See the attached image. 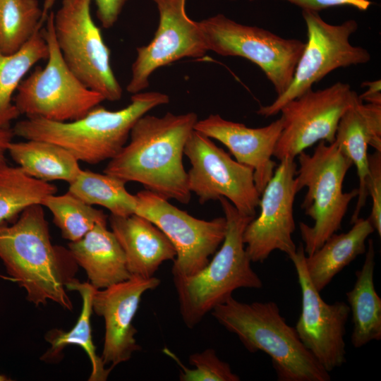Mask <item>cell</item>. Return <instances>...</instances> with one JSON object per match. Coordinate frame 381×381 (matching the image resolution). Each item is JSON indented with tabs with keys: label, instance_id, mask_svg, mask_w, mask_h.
Returning <instances> with one entry per match:
<instances>
[{
	"label": "cell",
	"instance_id": "25",
	"mask_svg": "<svg viewBox=\"0 0 381 381\" xmlns=\"http://www.w3.org/2000/svg\"><path fill=\"white\" fill-rule=\"evenodd\" d=\"M68 290L77 291L83 299V307L74 327L68 332L53 329L46 335V340L51 344L49 349L44 354L42 359L52 361L59 358L62 350L68 345H78L86 352L92 365V371L89 381H105L111 368H105L101 356L96 353L93 344L90 318L92 310V298L97 289L90 282H80L73 278L66 283Z\"/></svg>",
	"mask_w": 381,
	"mask_h": 381
},
{
	"label": "cell",
	"instance_id": "4",
	"mask_svg": "<svg viewBox=\"0 0 381 381\" xmlns=\"http://www.w3.org/2000/svg\"><path fill=\"white\" fill-rule=\"evenodd\" d=\"M211 314L236 334L251 353L261 351L272 360L278 380L329 381L326 371L305 347L295 327L289 325L273 301H237L233 296L216 306Z\"/></svg>",
	"mask_w": 381,
	"mask_h": 381
},
{
	"label": "cell",
	"instance_id": "31",
	"mask_svg": "<svg viewBox=\"0 0 381 381\" xmlns=\"http://www.w3.org/2000/svg\"><path fill=\"white\" fill-rule=\"evenodd\" d=\"M163 352L172 358L181 367V381H239L240 377L235 374L230 365L221 360L213 349H207L200 353L189 356L190 369L185 366L175 353L165 347Z\"/></svg>",
	"mask_w": 381,
	"mask_h": 381
},
{
	"label": "cell",
	"instance_id": "20",
	"mask_svg": "<svg viewBox=\"0 0 381 381\" xmlns=\"http://www.w3.org/2000/svg\"><path fill=\"white\" fill-rule=\"evenodd\" d=\"M109 221L124 253L131 276L153 277L164 262L176 258L173 244L147 219L134 213L126 217L111 214Z\"/></svg>",
	"mask_w": 381,
	"mask_h": 381
},
{
	"label": "cell",
	"instance_id": "9",
	"mask_svg": "<svg viewBox=\"0 0 381 381\" xmlns=\"http://www.w3.org/2000/svg\"><path fill=\"white\" fill-rule=\"evenodd\" d=\"M307 29V42L297 62L292 81L288 88L270 104L261 106L257 114L274 116L288 102L312 89L327 74L339 68L364 64L371 56L360 46H354L350 37L358 28L354 19L341 24L326 22L318 12L302 11Z\"/></svg>",
	"mask_w": 381,
	"mask_h": 381
},
{
	"label": "cell",
	"instance_id": "5",
	"mask_svg": "<svg viewBox=\"0 0 381 381\" xmlns=\"http://www.w3.org/2000/svg\"><path fill=\"white\" fill-rule=\"evenodd\" d=\"M226 229L219 250L195 274L173 277L179 312L186 327L192 329L218 305L224 303L238 289L262 287V282L252 269L243 241L244 230L254 218L240 213L226 198H219Z\"/></svg>",
	"mask_w": 381,
	"mask_h": 381
},
{
	"label": "cell",
	"instance_id": "23",
	"mask_svg": "<svg viewBox=\"0 0 381 381\" xmlns=\"http://www.w3.org/2000/svg\"><path fill=\"white\" fill-rule=\"evenodd\" d=\"M361 269L356 272V282L346 296L352 314L351 343L360 348L371 341L381 339V298L374 285L375 248L372 239Z\"/></svg>",
	"mask_w": 381,
	"mask_h": 381
},
{
	"label": "cell",
	"instance_id": "1",
	"mask_svg": "<svg viewBox=\"0 0 381 381\" xmlns=\"http://www.w3.org/2000/svg\"><path fill=\"white\" fill-rule=\"evenodd\" d=\"M198 121L195 112L143 115L133 126L129 142L109 161L103 172L126 183H140L167 200L188 204L191 192L182 157Z\"/></svg>",
	"mask_w": 381,
	"mask_h": 381
},
{
	"label": "cell",
	"instance_id": "7",
	"mask_svg": "<svg viewBox=\"0 0 381 381\" xmlns=\"http://www.w3.org/2000/svg\"><path fill=\"white\" fill-rule=\"evenodd\" d=\"M54 14L50 11L42 29L49 49L46 66H36L22 80L13 100L26 118L66 122L83 117L105 99L85 86L66 64L55 37Z\"/></svg>",
	"mask_w": 381,
	"mask_h": 381
},
{
	"label": "cell",
	"instance_id": "30",
	"mask_svg": "<svg viewBox=\"0 0 381 381\" xmlns=\"http://www.w3.org/2000/svg\"><path fill=\"white\" fill-rule=\"evenodd\" d=\"M42 205L53 216V222L63 238L71 241L82 238L96 224L107 222V216L101 210L87 205L68 191L46 197Z\"/></svg>",
	"mask_w": 381,
	"mask_h": 381
},
{
	"label": "cell",
	"instance_id": "22",
	"mask_svg": "<svg viewBox=\"0 0 381 381\" xmlns=\"http://www.w3.org/2000/svg\"><path fill=\"white\" fill-rule=\"evenodd\" d=\"M346 233L332 234L313 254L306 255L308 277L320 292L345 267L366 250L365 241L375 231L368 218H358Z\"/></svg>",
	"mask_w": 381,
	"mask_h": 381
},
{
	"label": "cell",
	"instance_id": "34",
	"mask_svg": "<svg viewBox=\"0 0 381 381\" xmlns=\"http://www.w3.org/2000/svg\"><path fill=\"white\" fill-rule=\"evenodd\" d=\"M96 5V15L102 26L110 28L117 22L126 4L130 0H92Z\"/></svg>",
	"mask_w": 381,
	"mask_h": 381
},
{
	"label": "cell",
	"instance_id": "32",
	"mask_svg": "<svg viewBox=\"0 0 381 381\" xmlns=\"http://www.w3.org/2000/svg\"><path fill=\"white\" fill-rule=\"evenodd\" d=\"M368 195L371 197L372 207L368 217L373 228L381 236V152L368 155V176L366 180Z\"/></svg>",
	"mask_w": 381,
	"mask_h": 381
},
{
	"label": "cell",
	"instance_id": "6",
	"mask_svg": "<svg viewBox=\"0 0 381 381\" xmlns=\"http://www.w3.org/2000/svg\"><path fill=\"white\" fill-rule=\"evenodd\" d=\"M298 161L297 190L307 188L301 208L314 221L313 226L299 224L303 250L310 255L341 229L348 207L358 191H343L345 176L353 164L335 141H320L312 155L301 152Z\"/></svg>",
	"mask_w": 381,
	"mask_h": 381
},
{
	"label": "cell",
	"instance_id": "3",
	"mask_svg": "<svg viewBox=\"0 0 381 381\" xmlns=\"http://www.w3.org/2000/svg\"><path fill=\"white\" fill-rule=\"evenodd\" d=\"M169 102L159 92L132 95L126 107L111 111L99 105L83 117L58 122L40 118H25L13 128L15 135L25 140H39L58 145L78 162L97 164L110 160L127 143L135 122L151 109Z\"/></svg>",
	"mask_w": 381,
	"mask_h": 381
},
{
	"label": "cell",
	"instance_id": "28",
	"mask_svg": "<svg viewBox=\"0 0 381 381\" xmlns=\"http://www.w3.org/2000/svg\"><path fill=\"white\" fill-rule=\"evenodd\" d=\"M126 183L105 173L82 169L69 183L68 192L87 205H99L111 214L126 217L135 213L136 199L127 190Z\"/></svg>",
	"mask_w": 381,
	"mask_h": 381
},
{
	"label": "cell",
	"instance_id": "8",
	"mask_svg": "<svg viewBox=\"0 0 381 381\" xmlns=\"http://www.w3.org/2000/svg\"><path fill=\"white\" fill-rule=\"evenodd\" d=\"M198 22L208 51L250 61L265 73L277 96L288 88L303 51L304 42L239 23L222 13Z\"/></svg>",
	"mask_w": 381,
	"mask_h": 381
},
{
	"label": "cell",
	"instance_id": "26",
	"mask_svg": "<svg viewBox=\"0 0 381 381\" xmlns=\"http://www.w3.org/2000/svg\"><path fill=\"white\" fill-rule=\"evenodd\" d=\"M44 25L17 52H0V128L11 127V122L20 115L13 103V94L31 68L48 58L49 49L42 32Z\"/></svg>",
	"mask_w": 381,
	"mask_h": 381
},
{
	"label": "cell",
	"instance_id": "11",
	"mask_svg": "<svg viewBox=\"0 0 381 381\" xmlns=\"http://www.w3.org/2000/svg\"><path fill=\"white\" fill-rule=\"evenodd\" d=\"M135 214L157 226L175 248L173 277L191 276L209 262L222 243L226 229L224 217L203 220L177 208L168 200L148 190L135 195Z\"/></svg>",
	"mask_w": 381,
	"mask_h": 381
},
{
	"label": "cell",
	"instance_id": "16",
	"mask_svg": "<svg viewBox=\"0 0 381 381\" xmlns=\"http://www.w3.org/2000/svg\"><path fill=\"white\" fill-rule=\"evenodd\" d=\"M303 244L289 258L301 290V313L295 329L305 347L328 373L346 361L344 335L350 313L347 303H327L310 282L305 264Z\"/></svg>",
	"mask_w": 381,
	"mask_h": 381
},
{
	"label": "cell",
	"instance_id": "17",
	"mask_svg": "<svg viewBox=\"0 0 381 381\" xmlns=\"http://www.w3.org/2000/svg\"><path fill=\"white\" fill-rule=\"evenodd\" d=\"M161 281L132 275L129 279L103 289H96L92 310L104 320L105 333L101 358L113 368L126 362L134 352L141 349L135 335L133 320L143 295L155 289Z\"/></svg>",
	"mask_w": 381,
	"mask_h": 381
},
{
	"label": "cell",
	"instance_id": "24",
	"mask_svg": "<svg viewBox=\"0 0 381 381\" xmlns=\"http://www.w3.org/2000/svg\"><path fill=\"white\" fill-rule=\"evenodd\" d=\"M8 152L25 174L45 182L64 181L69 184L82 170L69 152L44 140L11 142Z\"/></svg>",
	"mask_w": 381,
	"mask_h": 381
},
{
	"label": "cell",
	"instance_id": "2",
	"mask_svg": "<svg viewBox=\"0 0 381 381\" xmlns=\"http://www.w3.org/2000/svg\"><path fill=\"white\" fill-rule=\"evenodd\" d=\"M43 207L30 205L14 222H0V259L29 301L39 306L51 301L70 310L66 284L74 278L77 263L68 249L52 244Z\"/></svg>",
	"mask_w": 381,
	"mask_h": 381
},
{
	"label": "cell",
	"instance_id": "37",
	"mask_svg": "<svg viewBox=\"0 0 381 381\" xmlns=\"http://www.w3.org/2000/svg\"><path fill=\"white\" fill-rule=\"evenodd\" d=\"M228 1H236V0H228Z\"/></svg>",
	"mask_w": 381,
	"mask_h": 381
},
{
	"label": "cell",
	"instance_id": "13",
	"mask_svg": "<svg viewBox=\"0 0 381 381\" xmlns=\"http://www.w3.org/2000/svg\"><path fill=\"white\" fill-rule=\"evenodd\" d=\"M358 98L348 83L338 81L288 102L279 111L283 127L273 156L294 159L318 142L333 143L341 117Z\"/></svg>",
	"mask_w": 381,
	"mask_h": 381
},
{
	"label": "cell",
	"instance_id": "12",
	"mask_svg": "<svg viewBox=\"0 0 381 381\" xmlns=\"http://www.w3.org/2000/svg\"><path fill=\"white\" fill-rule=\"evenodd\" d=\"M191 167L188 188L200 204L226 198L241 214L254 217L260 194L255 183L253 170L236 160L209 137L193 130L183 150Z\"/></svg>",
	"mask_w": 381,
	"mask_h": 381
},
{
	"label": "cell",
	"instance_id": "29",
	"mask_svg": "<svg viewBox=\"0 0 381 381\" xmlns=\"http://www.w3.org/2000/svg\"><path fill=\"white\" fill-rule=\"evenodd\" d=\"M57 188L25 174L6 162L0 164V222H12L28 207L40 204Z\"/></svg>",
	"mask_w": 381,
	"mask_h": 381
},
{
	"label": "cell",
	"instance_id": "35",
	"mask_svg": "<svg viewBox=\"0 0 381 381\" xmlns=\"http://www.w3.org/2000/svg\"><path fill=\"white\" fill-rule=\"evenodd\" d=\"M363 84L368 88L363 94L358 95L359 98L363 102L365 101L369 103L381 104L380 80L364 82Z\"/></svg>",
	"mask_w": 381,
	"mask_h": 381
},
{
	"label": "cell",
	"instance_id": "21",
	"mask_svg": "<svg viewBox=\"0 0 381 381\" xmlns=\"http://www.w3.org/2000/svg\"><path fill=\"white\" fill-rule=\"evenodd\" d=\"M78 265L82 267L90 283L103 289L129 279L124 253L107 222H99L82 238L68 244Z\"/></svg>",
	"mask_w": 381,
	"mask_h": 381
},
{
	"label": "cell",
	"instance_id": "19",
	"mask_svg": "<svg viewBox=\"0 0 381 381\" xmlns=\"http://www.w3.org/2000/svg\"><path fill=\"white\" fill-rule=\"evenodd\" d=\"M341 152L356 166L359 180L357 203L351 224L358 217L368 198V147L381 152V104L364 103L358 98L344 113L339 122L335 140Z\"/></svg>",
	"mask_w": 381,
	"mask_h": 381
},
{
	"label": "cell",
	"instance_id": "14",
	"mask_svg": "<svg viewBox=\"0 0 381 381\" xmlns=\"http://www.w3.org/2000/svg\"><path fill=\"white\" fill-rule=\"evenodd\" d=\"M297 164L293 158H284L275 169L260 195V212L246 226L243 241L254 262H262L275 250L289 258L296 251L292 238L296 224L294 203L298 192L295 180Z\"/></svg>",
	"mask_w": 381,
	"mask_h": 381
},
{
	"label": "cell",
	"instance_id": "36",
	"mask_svg": "<svg viewBox=\"0 0 381 381\" xmlns=\"http://www.w3.org/2000/svg\"><path fill=\"white\" fill-rule=\"evenodd\" d=\"M15 136L13 128H0V164L6 162V153Z\"/></svg>",
	"mask_w": 381,
	"mask_h": 381
},
{
	"label": "cell",
	"instance_id": "18",
	"mask_svg": "<svg viewBox=\"0 0 381 381\" xmlns=\"http://www.w3.org/2000/svg\"><path fill=\"white\" fill-rule=\"evenodd\" d=\"M282 118L260 128L226 120L210 114L198 120L194 130L224 145L241 164L253 170L255 186L261 195L277 166L272 159L282 131Z\"/></svg>",
	"mask_w": 381,
	"mask_h": 381
},
{
	"label": "cell",
	"instance_id": "10",
	"mask_svg": "<svg viewBox=\"0 0 381 381\" xmlns=\"http://www.w3.org/2000/svg\"><path fill=\"white\" fill-rule=\"evenodd\" d=\"M92 0H62L54 14L57 45L75 77L105 100H119L123 94L110 62L111 52L90 13Z\"/></svg>",
	"mask_w": 381,
	"mask_h": 381
},
{
	"label": "cell",
	"instance_id": "15",
	"mask_svg": "<svg viewBox=\"0 0 381 381\" xmlns=\"http://www.w3.org/2000/svg\"><path fill=\"white\" fill-rule=\"evenodd\" d=\"M159 12L152 40L136 49L126 90L133 95L149 86V78L160 67L183 58H200L208 52L199 22L186 13V0H152Z\"/></svg>",
	"mask_w": 381,
	"mask_h": 381
},
{
	"label": "cell",
	"instance_id": "33",
	"mask_svg": "<svg viewBox=\"0 0 381 381\" xmlns=\"http://www.w3.org/2000/svg\"><path fill=\"white\" fill-rule=\"evenodd\" d=\"M250 1L257 0H248ZM295 5L302 11L319 12L337 6H350L360 11H366L373 2L370 0H282Z\"/></svg>",
	"mask_w": 381,
	"mask_h": 381
},
{
	"label": "cell",
	"instance_id": "27",
	"mask_svg": "<svg viewBox=\"0 0 381 381\" xmlns=\"http://www.w3.org/2000/svg\"><path fill=\"white\" fill-rule=\"evenodd\" d=\"M55 0H0V52L19 51L37 29L44 25Z\"/></svg>",
	"mask_w": 381,
	"mask_h": 381
}]
</instances>
